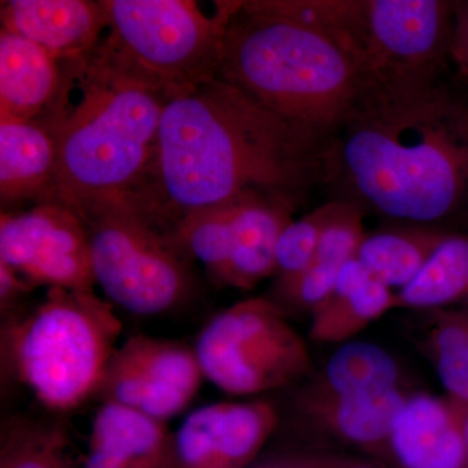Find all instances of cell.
I'll return each instance as SVG.
<instances>
[{"mask_svg":"<svg viewBox=\"0 0 468 468\" xmlns=\"http://www.w3.org/2000/svg\"><path fill=\"white\" fill-rule=\"evenodd\" d=\"M218 77L250 94L323 147L367 95L325 34L276 11L239 2L228 23Z\"/></svg>","mask_w":468,"mask_h":468,"instance_id":"obj_4","label":"cell"},{"mask_svg":"<svg viewBox=\"0 0 468 468\" xmlns=\"http://www.w3.org/2000/svg\"><path fill=\"white\" fill-rule=\"evenodd\" d=\"M452 230L399 223L368 232L356 260L372 279L399 292L421 272L442 239Z\"/></svg>","mask_w":468,"mask_h":468,"instance_id":"obj_20","label":"cell"},{"mask_svg":"<svg viewBox=\"0 0 468 468\" xmlns=\"http://www.w3.org/2000/svg\"><path fill=\"white\" fill-rule=\"evenodd\" d=\"M33 286L15 271L0 263V314L2 318L15 313L24 304V298L32 291Z\"/></svg>","mask_w":468,"mask_h":468,"instance_id":"obj_29","label":"cell"},{"mask_svg":"<svg viewBox=\"0 0 468 468\" xmlns=\"http://www.w3.org/2000/svg\"><path fill=\"white\" fill-rule=\"evenodd\" d=\"M320 150L297 126L217 77L167 101L149 175L125 209L172 234L194 212L243 194L297 203L320 180Z\"/></svg>","mask_w":468,"mask_h":468,"instance_id":"obj_1","label":"cell"},{"mask_svg":"<svg viewBox=\"0 0 468 468\" xmlns=\"http://www.w3.org/2000/svg\"><path fill=\"white\" fill-rule=\"evenodd\" d=\"M0 263L33 288L94 291L97 285L85 221L60 203L2 212Z\"/></svg>","mask_w":468,"mask_h":468,"instance_id":"obj_10","label":"cell"},{"mask_svg":"<svg viewBox=\"0 0 468 468\" xmlns=\"http://www.w3.org/2000/svg\"><path fill=\"white\" fill-rule=\"evenodd\" d=\"M60 61L18 34L0 32V120L39 119L57 97Z\"/></svg>","mask_w":468,"mask_h":468,"instance_id":"obj_19","label":"cell"},{"mask_svg":"<svg viewBox=\"0 0 468 468\" xmlns=\"http://www.w3.org/2000/svg\"><path fill=\"white\" fill-rule=\"evenodd\" d=\"M2 29L45 48L58 61L97 48L107 32L103 2L11 0L2 3Z\"/></svg>","mask_w":468,"mask_h":468,"instance_id":"obj_14","label":"cell"},{"mask_svg":"<svg viewBox=\"0 0 468 468\" xmlns=\"http://www.w3.org/2000/svg\"><path fill=\"white\" fill-rule=\"evenodd\" d=\"M397 301L399 309L419 313L468 310V233L449 232Z\"/></svg>","mask_w":468,"mask_h":468,"instance_id":"obj_22","label":"cell"},{"mask_svg":"<svg viewBox=\"0 0 468 468\" xmlns=\"http://www.w3.org/2000/svg\"><path fill=\"white\" fill-rule=\"evenodd\" d=\"M409 396L403 388L351 397L318 396L300 388L292 414L298 426L315 435L385 454Z\"/></svg>","mask_w":468,"mask_h":468,"instance_id":"obj_13","label":"cell"},{"mask_svg":"<svg viewBox=\"0 0 468 468\" xmlns=\"http://www.w3.org/2000/svg\"><path fill=\"white\" fill-rule=\"evenodd\" d=\"M329 214V202L292 221L285 228L276 252L277 280L291 279L315 261L320 234Z\"/></svg>","mask_w":468,"mask_h":468,"instance_id":"obj_27","label":"cell"},{"mask_svg":"<svg viewBox=\"0 0 468 468\" xmlns=\"http://www.w3.org/2000/svg\"><path fill=\"white\" fill-rule=\"evenodd\" d=\"M57 153L41 120H0V202L5 208L54 201Z\"/></svg>","mask_w":468,"mask_h":468,"instance_id":"obj_18","label":"cell"},{"mask_svg":"<svg viewBox=\"0 0 468 468\" xmlns=\"http://www.w3.org/2000/svg\"><path fill=\"white\" fill-rule=\"evenodd\" d=\"M451 58L468 82V2H457L455 7Z\"/></svg>","mask_w":468,"mask_h":468,"instance_id":"obj_30","label":"cell"},{"mask_svg":"<svg viewBox=\"0 0 468 468\" xmlns=\"http://www.w3.org/2000/svg\"><path fill=\"white\" fill-rule=\"evenodd\" d=\"M455 405H457L458 409H460L461 418H462V426H463L464 437H466V442H467V448H468V405H460V403H455Z\"/></svg>","mask_w":468,"mask_h":468,"instance_id":"obj_31","label":"cell"},{"mask_svg":"<svg viewBox=\"0 0 468 468\" xmlns=\"http://www.w3.org/2000/svg\"><path fill=\"white\" fill-rule=\"evenodd\" d=\"M203 378L189 345L135 335L117 346L94 397L165 423L190 405Z\"/></svg>","mask_w":468,"mask_h":468,"instance_id":"obj_11","label":"cell"},{"mask_svg":"<svg viewBox=\"0 0 468 468\" xmlns=\"http://www.w3.org/2000/svg\"><path fill=\"white\" fill-rule=\"evenodd\" d=\"M301 388L331 397L389 392L402 388L401 368L384 347L366 341H349L332 354L319 375Z\"/></svg>","mask_w":468,"mask_h":468,"instance_id":"obj_21","label":"cell"},{"mask_svg":"<svg viewBox=\"0 0 468 468\" xmlns=\"http://www.w3.org/2000/svg\"><path fill=\"white\" fill-rule=\"evenodd\" d=\"M399 309L397 292L372 280L343 300L324 302L311 314L309 335L320 344H345L375 320Z\"/></svg>","mask_w":468,"mask_h":468,"instance_id":"obj_25","label":"cell"},{"mask_svg":"<svg viewBox=\"0 0 468 468\" xmlns=\"http://www.w3.org/2000/svg\"><path fill=\"white\" fill-rule=\"evenodd\" d=\"M294 205L261 193L230 199L229 261L221 286L251 291L276 275L277 243L292 221Z\"/></svg>","mask_w":468,"mask_h":468,"instance_id":"obj_16","label":"cell"},{"mask_svg":"<svg viewBox=\"0 0 468 468\" xmlns=\"http://www.w3.org/2000/svg\"><path fill=\"white\" fill-rule=\"evenodd\" d=\"M261 468H384L371 462L334 454V452H303L288 455Z\"/></svg>","mask_w":468,"mask_h":468,"instance_id":"obj_28","label":"cell"},{"mask_svg":"<svg viewBox=\"0 0 468 468\" xmlns=\"http://www.w3.org/2000/svg\"><path fill=\"white\" fill-rule=\"evenodd\" d=\"M92 273L107 300L138 316H158L192 295L190 258L172 234L125 208L85 218Z\"/></svg>","mask_w":468,"mask_h":468,"instance_id":"obj_9","label":"cell"},{"mask_svg":"<svg viewBox=\"0 0 468 468\" xmlns=\"http://www.w3.org/2000/svg\"><path fill=\"white\" fill-rule=\"evenodd\" d=\"M365 211L353 203L329 202V214L320 234L316 263L341 268L356 260L360 246L367 237Z\"/></svg>","mask_w":468,"mask_h":468,"instance_id":"obj_26","label":"cell"},{"mask_svg":"<svg viewBox=\"0 0 468 468\" xmlns=\"http://www.w3.org/2000/svg\"><path fill=\"white\" fill-rule=\"evenodd\" d=\"M68 431L58 421L15 417L2 424L0 468H82L73 463Z\"/></svg>","mask_w":468,"mask_h":468,"instance_id":"obj_24","label":"cell"},{"mask_svg":"<svg viewBox=\"0 0 468 468\" xmlns=\"http://www.w3.org/2000/svg\"><path fill=\"white\" fill-rule=\"evenodd\" d=\"M82 468H176L175 433L135 410L101 403Z\"/></svg>","mask_w":468,"mask_h":468,"instance_id":"obj_17","label":"cell"},{"mask_svg":"<svg viewBox=\"0 0 468 468\" xmlns=\"http://www.w3.org/2000/svg\"><path fill=\"white\" fill-rule=\"evenodd\" d=\"M385 454L399 468H468L460 409L448 397L410 393Z\"/></svg>","mask_w":468,"mask_h":468,"instance_id":"obj_15","label":"cell"},{"mask_svg":"<svg viewBox=\"0 0 468 468\" xmlns=\"http://www.w3.org/2000/svg\"><path fill=\"white\" fill-rule=\"evenodd\" d=\"M320 180L365 212L445 229L468 201V101L441 77L366 95L323 144Z\"/></svg>","mask_w":468,"mask_h":468,"instance_id":"obj_2","label":"cell"},{"mask_svg":"<svg viewBox=\"0 0 468 468\" xmlns=\"http://www.w3.org/2000/svg\"><path fill=\"white\" fill-rule=\"evenodd\" d=\"M60 66L57 97L38 119L57 153L52 203L82 220L126 208L149 175L172 97L101 43Z\"/></svg>","mask_w":468,"mask_h":468,"instance_id":"obj_3","label":"cell"},{"mask_svg":"<svg viewBox=\"0 0 468 468\" xmlns=\"http://www.w3.org/2000/svg\"><path fill=\"white\" fill-rule=\"evenodd\" d=\"M122 329L94 291L48 289L39 303L2 318L3 381L23 385L51 411H70L97 393Z\"/></svg>","mask_w":468,"mask_h":468,"instance_id":"obj_5","label":"cell"},{"mask_svg":"<svg viewBox=\"0 0 468 468\" xmlns=\"http://www.w3.org/2000/svg\"><path fill=\"white\" fill-rule=\"evenodd\" d=\"M194 349L206 380L230 396L271 392L314 377L306 343L270 297L218 313Z\"/></svg>","mask_w":468,"mask_h":468,"instance_id":"obj_8","label":"cell"},{"mask_svg":"<svg viewBox=\"0 0 468 468\" xmlns=\"http://www.w3.org/2000/svg\"><path fill=\"white\" fill-rule=\"evenodd\" d=\"M101 45L172 98L217 79L228 23L239 2H218L212 16L192 0H101Z\"/></svg>","mask_w":468,"mask_h":468,"instance_id":"obj_7","label":"cell"},{"mask_svg":"<svg viewBox=\"0 0 468 468\" xmlns=\"http://www.w3.org/2000/svg\"><path fill=\"white\" fill-rule=\"evenodd\" d=\"M344 52L368 94L440 79L451 58L457 2L267 0Z\"/></svg>","mask_w":468,"mask_h":468,"instance_id":"obj_6","label":"cell"},{"mask_svg":"<svg viewBox=\"0 0 468 468\" xmlns=\"http://www.w3.org/2000/svg\"><path fill=\"white\" fill-rule=\"evenodd\" d=\"M423 314L421 349L432 362L448 399L468 405V310Z\"/></svg>","mask_w":468,"mask_h":468,"instance_id":"obj_23","label":"cell"},{"mask_svg":"<svg viewBox=\"0 0 468 468\" xmlns=\"http://www.w3.org/2000/svg\"><path fill=\"white\" fill-rule=\"evenodd\" d=\"M280 423L267 401L218 402L194 410L175 433L176 468H243Z\"/></svg>","mask_w":468,"mask_h":468,"instance_id":"obj_12","label":"cell"}]
</instances>
